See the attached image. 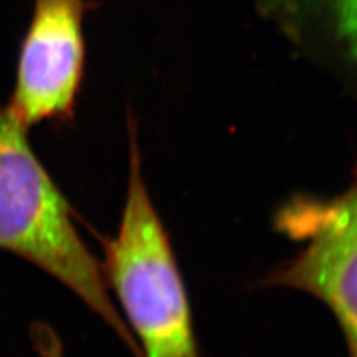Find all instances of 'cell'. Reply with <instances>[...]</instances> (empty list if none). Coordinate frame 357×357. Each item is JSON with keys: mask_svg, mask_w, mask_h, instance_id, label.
Returning a JSON list of instances; mask_svg holds the SVG:
<instances>
[{"mask_svg": "<svg viewBox=\"0 0 357 357\" xmlns=\"http://www.w3.org/2000/svg\"><path fill=\"white\" fill-rule=\"evenodd\" d=\"M0 250L14 253L73 292L134 357L139 344L88 249L73 210L33 152L22 128L0 105Z\"/></svg>", "mask_w": 357, "mask_h": 357, "instance_id": "cell-1", "label": "cell"}, {"mask_svg": "<svg viewBox=\"0 0 357 357\" xmlns=\"http://www.w3.org/2000/svg\"><path fill=\"white\" fill-rule=\"evenodd\" d=\"M130 126V169L115 237L103 240L102 270L142 357H203L183 277L142 170Z\"/></svg>", "mask_w": 357, "mask_h": 357, "instance_id": "cell-2", "label": "cell"}, {"mask_svg": "<svg viewBox=\"0 0 357 357\" xmlns=\"http://www.w3.org/2000/svg\"><path fill=\"white\" fill-rule=\"evenodd\" d=\"M274 227L301 248L261 283L319 299L337 320L349 357H357V177L333 198L289 199L277 210Z\"/></svg>", "mask_w": 357, "mask_h": 357, "instance_id": "cell-3", "label": "cell"}, {"mask_svg": "<svg viewBox=\"0 0 357 357\" xmlns=\"http://www.w3.org/2000/svg\"><path fill=\"white\" fill-rule=\"evenodd\" d=\"M86 9L88 0H35L6 105L24 130L73 118L85 69Z\"/></svg>", "mask_w": 357, "mask_h": 357, "instance_id": "cell-4", "label": "cell"}, {"mask_svg": "<svg viewBox=\"0 0 357 357\" xmlns=\"http://www.w3.org/2000/svg\"><path fill=\"white\" fill-rule=\"evenodd\" d=\"M332 2L340 33L357 59V0H332Z\"/></svg>", "mask_w": 357, "mask_h": 357, "instance_id": "cell-5", "label": "cell"}, {"mask_svg": "<svg viewBox=\"0 0 357 357\" xmlns=\"http://www.w3.org/2000/svg\"><path fill=\"white\" fill-rule=\"evenodd\" d=\"M31 341L39 357H66L59 333L47 323L36 321L33 325Z\"/></svg>", "mask_w": 357, "mask_h": 357, "instance_id": "cell-6", "label": "cell"}]
</instances>
